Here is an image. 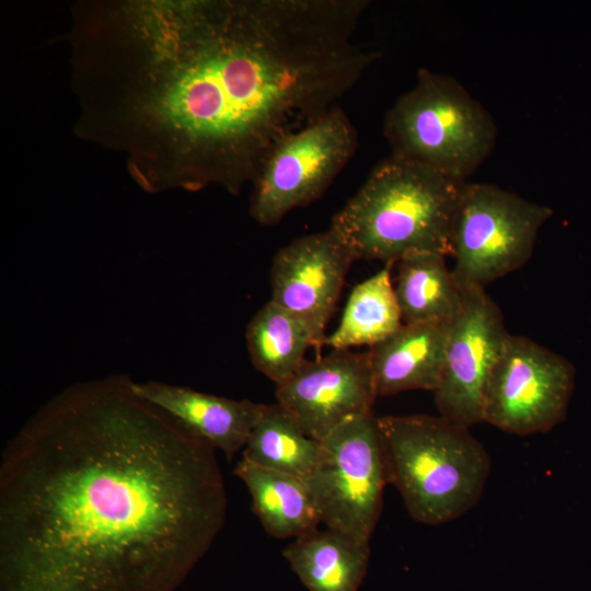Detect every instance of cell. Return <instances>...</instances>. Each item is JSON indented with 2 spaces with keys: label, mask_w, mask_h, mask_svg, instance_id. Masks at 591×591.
Masks as SVG:
<instances>
[{
  "label": "cell",
  "mask_w": 591,
  "mask_h": 591,
  "mask_svg": "<svg viewBox=\"0 0 591 591\" xmlns=\"http://www.w3.org/2000/svg\"><path fill=\"white\" fill-rule=\"evenodd\" d=\"M442 254L422 252L399 259L394 291L403 324L451 323L463 291Z\"/></svg>",
  "instance_id": "16"
},
{
  "label": "cell",
  "mask_w": 591,
  "mask_h": 591,
  "mask_svg": "<svg viewBox=\"0 0 591 591\" xmlns=\"http://www.w3.org/2000/svg\"><path fill=\"white\" fill-rule=\"evenodd\" d=\"M376 397L368 351L333 350L306 360L276 390L277 404L320 442L345 420L372 413Z\"/></svg>",
  "instance_id": "10"
},
{
  "label": "cell",
  "mask_w": 591,
  "mask_h": 591,
  "mask_svg": "<svg viewBox=\"0 0 591 591\" xmlns=\"http://www.w3.org/2000/svg\"><path fill=\"white\" fill-rule=\"evenodd\" d=\"M134 392L231 461L247 443L264 404L231 399L164 382H134Z\"/></svg>",
  "instance_id": "12"
},
{
  "label": "cell",
  "mask_w": 591,
  "mask_h": 591,
  "mask_svg": "<svg viewBox=\"0 0 591 591\" xmlns=\"http://www.w3.org/2000/svg\"><path fill=\"white\" fill-rule=\"evenodd\" d=\"M282 555L309 591H359L370 541L331 528L315 529L294 538Z\"/></svg>",
  "instance_id": "14"
},
{
  "label": "cell",
  "mask_w": 591,
  "mask_h": 591,
  "mask_svg": "<svg viewBox=\"0 0 591 591\" xmlns=\"http://www.w3.org/2000/svg\"><path fill=\"white\" fill-rule=\"evenodd\" d=\"M462 291V308L450 326L442 378L433 396L440 416L470 428L483 421L485 390L510 333L485 289Z\"/></svg>",
  "instance_id": "9"
},
{
  "label": "cell",
  "mask_w": 591,
  "mask_h": 591,
  "mask_svg": "<svg viewBox=\"0 0 591 591\" xmlns=\"http://www.w3.org/2000/svg\"><path fill=\"white\" fill-rule=\"evenodd\" d=\"M376 422L387 483L414 520L447 523L478 502L491 462L468 427L424 414L381 416Z\"/></svg>",
  "instance_id": "3"
},
{
  "label": "cell",
  "mask_w": 591,
  "mask_h": 591,
  "mask_svg": "<svg viewBox=\"0 0 591 591\" xmlns=\"http://www.w3.org/2000/svg\"><path fill=\"white\" fill-rule=\"evenodd\" d=\"M383 134L391 154L467 182L493 152L498 130L459 81L420 69L415 85L386 112Z\"/></svg>",
  "instance_id": "4"
},
{
  "label": "cell",
  "mask_w": 591,
  "mask_h": 591,
  "mask_svg": "<svg viewBox=\"0 0 591 591\" xmlns=\"http://www.w3.org/2000/svg\"><path fill=\"white\" fill-rule=\"evenodd\" d=\"M573 385L567 359L510 334L485 390L483 421L519 436L548 431L565 417Z\"/></svg>",
  "instance_id": "8"
},
{
  "label": "cell",
  "mask_w": 591,
  "mask_h": 591,
  "mask_svg": "<svg viewBox=\"0 0 591 591\" xmlns=\"http://www.w3.org/2000/svg\"><path fill=\"white\" fill-rule=\"evenodd\" d=\"M358 283L350 292L339 324L323 341L333 350L374 346L395 333L403 320L390 267Z\"/></svg>",
  "instance_id": "18"
},
{
  "label": "cell",
  "mask_w": 591,
  "mask_h": 591,
  "mask_svg": "<svg viewBox=\"0 0 591 591\" xmlns=\"http://www.w3.org/2000/svg\"><path fill=\"white\" fill-rule=\"evenodd\" d=\"M465 183L391 154L334 215L328 229L354 260L393 265L414 253L451 256Z\"/></svg>",
  "instance_id": "2"
},
{
  "label": "cell",
  "mask_w": 591,
  "mask_h": 591,
  "mask_svg": "<svg viewBox=\"0 0 591 591\" xmlns=\"http://www.w3.org/2000/svg\"><path fill=\"white\" fill-rule=\"evenodd\" d=\"M358 135L338 105L271 151L252 183L250 215L274 225L320 198L356 153Z\"/></svg>",
  "instance_id": "7"
},
{
  "label": "cell",
  "mask_w": 591,
  "mask_h": 591,
  "mask_svg": "<svg viewBox=\"0 0 591 591\" xmlns=\"http://www.w3.org/2000/svg\"><path fill=\"white\" fill-rule=\"evenodd\" d=\"M233 472L246 485L253 511L269 535L297 538L317 529L321 522L302 478L244 459Z\"/></svg>",
  "instance_id": "15"
},
{
  "label": "cell",
  "mask_w": 591,
  "mask_h": 591,
  "mask_svg": "<svg viewBox=\"0 0 591 591\" xmlns=\"http://www.w3.org/2000/svg\"><path fill=\"white\" fill-rule=\"evenodd\" d=\"M320 453L321 442L306 436L276 403L264 405L242 459L303 479L314 468Z\"/></svg>",
  "instance_id": "19"
},
{
  "label": "cell",
  "mask_w": 591,
  "mask_h": 591,
  "mask_svg": "<svg viewBox=\"0 0 591 591\" xmlns=\"http://www.w3.org/2000/svg\"><path fill=\"white\" fill-rule=\"evenodd\" d=\"M451 323L403 324L370 347L378 396L414 390L433 393L442 378Z\"/></svg>",
  "instance_id": "13"
},
{
  "label": "cell",
  "mask_w": 591,
  "mask_h": 591,
  "mask_svg": "<svg viewBox=\"0 0 591 591\" xmlns=\"http://www.w3.org/2000/svg\"><path fill=\"white\" fill-rule=\"evenodd\" d=\"M552 213L499 186L466 182L452 234V271L460 287L485 289L522 267Z\"/></svg>",
  "instance_id": "5"
},
{
  "label": "cell",
  "mask_w": 591,
  "mask_h": 591,
  "mask_svg": "<svg viewBox=\"0 0 591 591\" xmlns=\"http://www.w3.org/2000/svg\"><path fill=\"white\" fill-rule=\"evenodd\" d=\"M303 482L321 523L370 541L387 484L373 413L345 420L321 441L317 463Z\"/></svg>",
  "instance_id": "6"
},
{
  "label": "cell",
  "mask_w": 591,
  "mask_h": 591,
  "mask_svg": "<svg viewBox=\"0 0 591 591\" xmlns=\"http://www.w3.org/2000/svg\"><path fill=\"white\" fill-rule=\"evenodd\" d=\"M352 262L329 229L297 237L274 256L270 300L309 327L318 350Z\"/></svg>",
  "instance_id": "11"
},
{
  "label": "cell",
  "mask_w": 591,
  "mask_h": 591,
  "mask_svg": "<svg viewBox=\"0 0 591 591\" xmlns=\"http://www.w3.org/2000/svg\"><path fill=\"white\" fill-rule=\"evenodd\" d=\"M245 337L254 367L277 386L303 366L310 348L318 350L309 327L271 300L252 317Z\"/></svg>",
  "instance_id": "17"
},
{
  "label": "cell",
  "mask_w": 591,
  "mask_h": 591,
  "mask_svg": "<svg viewBox=\"0 0 591 591\" xmlns=\"http://www.w3.org/2000/svg\"><path fill=\"white\" fill-rule=\"evenodd\" d=\"M125 374L70 385L0 466V591H175L224 524L215 449Z\"/></svg>",
  "instance_id": "1"
}]
</instances>
